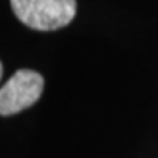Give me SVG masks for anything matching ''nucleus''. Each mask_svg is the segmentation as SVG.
I'll list each match as a JSON object with an SVG mask.
<instances>
[{
  "label": "nucleus",
  "instance_id": "obj_1",
  "mask_svg": "<svg viewBox=\"0 0 158 158\" xmlns=\"http://www.w3.org/2000/svg\"><path fill=\"white\" fill-rule=\"evenodd\" d=\"M13 13L37 31L63 28L76 15V0H10Z\"/></svg>",
  "mask_w": 158,
  "mask_h": 158
},
{
  "label": "nucleus",
  "instance_id": "obj_2",
  "mask_svg": "<svg viewBox=\"0 0 158 158\" xmlns=\"http://www.w3.org/2000/svg\"><path fill=\"white\" fill-rule=\"evenodd\" d=\"M44 79L31 69H19L0 89V114L10 116L31 107L43 94Z\"/></svg>",
  "mask_w": 158,
  "mask_h": 158
}]
</instances>
